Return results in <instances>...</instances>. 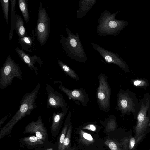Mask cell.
Returning <instances> with one entry per match:
<instances>
[{
    "label": "cell",
    "instance_id": "obj_1",
    "mask_svg": "<svg viewBox=\"0 0 150 150\" xmlns=\"http://www.w3.org/2000/svg\"><path fill=\"white\" fill-rule=\"evenodd\" d=\"M40 86V84L38 83L32 91L25 93L23 96L18 110L9 121L0 129V139L10 135L12 129L18 122L27 115H31L32 111L37 107L35 101Z\"/></svg>",
    "mask_w": 150,
    "mask_h": 150
},
{
    "label": "cell",
    "instance_id": "obj_12",
    "mask_svg": "<svg viewBox=\"0 0 150 150\" xmlns=\"http://www.w3.org/2000/svg\"><path fill=\"white\" fill-rule=\"evenodd\" d=\"M58 87L70 99L74 101L76 104L79 105L81 103L85 107L88 105L89 98L83 88L70 90L62 85H59Z\"/></svg>",
    "mask_w": 150,
    "mask_h": 150
},
{
    "label": "cell",
    "instance_id": "obj_10",
    "mask_svg": "<svg viewBox=\"0 0 150 150\" xmlns=\"http://www.w3.org/2000/svg\"><path fill=\"white\" fill-rule=\"evenodd\" d=\"M23 133L34 134L38 138L45 143L50 142L47 130L44 125L41 116H38L36 121H32L27 124Z\"/></svg>",
    "mask_w": 150,
    "mask_h": 150
},
{
    "label": "cell",
    "instance_id": "obj_6",
    "mask_svg": "<svg viewBox=\"0 0 150 150\" xmlns=\"http://www.w3.org/2000/svg\"><path fill=\"white\" fill-rule=\"evenodd\" d=\"M50 33V17L42 4L40 2L35 36L40 45L42 46L48 40Z\"/></svg>",
    "mask_w": 150,
    "mask_h": 150
},
{
    "label": "cell",
    "instance_id": "obj_17",
    "mask_svg": "<svg viewBox=\"0 0 150 150\" xmlns=\"http://www.w3.org/2000/svg\"><path fill=\"white\" fill-rule=\"evenodd\" d=\"M97 0H79L78 9L76 11L77 17L80 19L84 17L91 9Z\"/></svg>",
    "mask_w": 150,
    "mask_h": 150
},
{
    "label": "cell",
    "instance_id": "obj_7",
    "mask_svg": "<svg viewBox=\"0 0 150 150\" xmlns=\"http://www.w3.org/2000/svg\"><path fill=\"white\" fill-rule=\"evenodd\" d=\"M137 122L135 128V137L146 131L150 122V95L146 93L141 102L137 115Z\"/></svg>",
    "mask_w": 150,
    "mask_h": 150
},
{
    "label": "cell",
    "instance_id": "obj_15",
    "mask_svg": "<svg viewBox=\"0 0 150 150\" xmlns=\"http://www.w3.org/2000/svg\"><path fill=\"white\" fill-rule=\"evenodd\" d=\"M69 108V107L61 112L53 113L52 121L51 127V131L52 136L55 137L57 134Z\"/></svg>",
    "mask_w": 150,
    "mask_h": 150
},
{
    "label": "cell",
    "instance_id": "obj_22",
    "mask_svg": "<svg viewBox=\"0 0 150 150\" xmlns=\"http://www.w3.org/2000/svg\"><path fill=\"white\" fill-rule=\"evenodd\" d=\"M18 3L20 9L23 16L24 21L27 23L29 22L30 19L28 0H19Z\"/></svg>",
    "mask_w": 150,
    "mask_h": 150
},
{
    "label": "cell",
    "instance_id": "obj_20",
    "mask_svg": "<svg viewBox=\"0 0 150 150\" xmlns=\"http://www.w3.org/2000/svg\"><path fill=\"white\" fill-rule=\"evenodd\" d=\"M18 41L23 49L29 52H32L33 44L31 37L26 36L23 38L18 37Z\"/></svg>",
    "mask_w": 150,
    "mask_h": 150
},
{
    "label": "cell",
    "instance_id": "obj_32",
    "mask_svg": "<svg viewBox=\"0 0 150 150\" xmlns=\"http://www.w3.org/2000/svg\"><path fill=\"white\" fill-rule=\"evenodd\" d=\"M11 113H9L7 114L6 116L4 117L3 118H1L0 120V127H1V126L2 124L11 115Z\"/></svg>",
    "mask_w": 150,
    "mask_h": 150
},
{
    "label": "cell",
    "instance_id": "obj_9",
    "mask_svg": "<svg viewBox=\"0 0 150 150\" xmlns=\"http://www.w3.org/2000/svg\"><path fill=\"white\" fill-rule=\"evenodd\" d=\"M93 48L98 52L108 64H113L120 67L125 72L129 71V67L125 62L117 54L109 51L96 43L91 42Z\"/></svg>",
    "mask_w": 150,
    "mask_h": 150
},
{
    "label": "cell",
    "instance_id": "obj_25",
    "mask_svg": "<svg viewBox=\"0 0 150 150\" xmlns=\"http://www.w3.org/2000/svg\"><path fill=\"white\" fill-rule=\"evenodd\" d=\"M72 127L71 121L68 127L66 137L63 143V150H68L70 147Z\"/></svg>",
    "mask_w": 150,
    "mask_h": 150
},
{
    "label": "cell",
    "instance_id": "obj_4",
    "mask_svg": "<svg viewBox=\"0 0 150 150\" xmlns=\"http://www.w3.org/2000/svg\"><path fill=\"white\" fill-rule=\"evenodd\" d=\"M116 109L122 116L132 113L137 115L140 105L134 93L121 88L117 95Z\"/></svg>",
    "mask_w": 150,
    "mask_h": 150
},
{
    "label": "cell",
    "instance_id": "obj_11",
    "mask_svg": "<svg viewBox=\"0 0 150 150\" xmlns=\"http://www.w3.org/2000/svg\"><path fill=\"white\" fill-rule=\"evenodd\" d=\"M46 90L47 96V108H50L55 109L60 108L62 111H63L69 107L62 95L55 91L50 85H46Z\"/></svg>",
    "mask_w": 150,
    "mask_h": 150
},
{
    "label": "cell",
    "instance_id": "obj_30",
    "mask_svg": "<svg viewBox=\"0 0 150 150\" xmlns=\"http://www.w3.org/2000/svg\"><path fill=\"white\" fill-rule=\"evenodd\" d=\"M134 85L136 86H147V83L143 80H136L133 81Z\"/></svg>",
    "mask_w": 150,
    "mask_h": 150
},
{
    "label": "cell",
    "instance_id": "obj_28",
    "mask_svg": "<svg viewBox=\"0 0 150 150\" xmlns=\"http://www.w3.org/2000/svg\"><path fill=\"white\" fill-rule=\"evenodd\" d=\"M104 144L111 150H122L121 145L114 140L108 139L104 142Z\"/></svg>",
    "mask_w": 150,
    "mask_h": 150
},
{
    "label": "cell",
    "instance_id": "obj_27",
    "mask_svg": "<svg viewBox=\"0 0 150 150\" xmlns=\"http://www.w3.org/2000/svg\"><path fill=\"white\" fill-rule=\"evenodd\" d=\"M0 1L5 19L7 24H8L9 1L0 0Z\"/></svg>",
    "mask_w": 150,
    "mask_h": 150
},
{
    "label": "cell",
    "instance_id": "obj_24",
    "mask_svg": "<svg viewBox=\"0 0 150 150\" xmlns=\"http://www.w3.org/2000/svg\"><path fill=\"white\" fill-rule=\"evenodd\" d=\"M80 141L84 144L88 145L93 143L95 140L89 134L80 129L79 131Z\"/></svg>",
    "mask_w": 150,
    "mask_h": 150
},
{
    "label": "cell",
    "instance_id": "obj_13",
    "mask_svg": "<svg viewBox=\"0 0 150 150\" xmlns=\"http://www.w3.org/2000/svg\"><path fill=\"white\" fill-rule=\"evenodd\" d=\"M15 50L22 60L36 75H38V69L35 66V64L37 62L42 67L43 65V61L42 59L35 54L33 56L30 55L18 47H16Z\"/></svg>",
    "mask_w": 150,
    "mask_h": 150
},
{
    "label": "cell",
    "instance_id": "obj_26",
    "mask_svg": "<svg viewBox=\"0 0 150 150\" xmlns=\"http://www.w3.org/2000/svg\"><path fill=\"white\" fill-rule=\"evenodd\" d=\"M116 127V122L115 116L113 115L109 116L107 121L105 129L107 132L114 131Z\"/></svg>",
    "mask_w": 150,
    "mask_h": 150
},
{
    "label": "cell",
    "instance_id": "obj_8",
    "mask_svg": "<svg viewBox=\"0 0 150 150\" xmlns=\"http://www.w3.org/2000/svg\"><path fill=\"white\" fill-rule=\"evenodd\" d=\"M99 85L97 89L96 97L100 110L104 112L109 111L111 90L108 81L107 76L101 73L98 76Z\"/></svg>",
    "mask_w": 150,
    "mask_h": 150
},
{
    "label": "cell",
    "instance_id": "obj_16",
    "mask_svg": "<svg viewBox=\"0 0 150 150\" xmlns=\"http://www.w3.org/2000/svg\"><path fill=\"white\" fill-rule=\"evenodd\" d=\"M146 134L145 132L137 137L134 136L130 137L123 139L121 145L123 150H135L139 143L145 137Z\"/></svg>",
    "mask_w": 150,
    "mask_h": 150
},
{
    "label": "cell",
    "instance_id": "obj_29",
    "mask_svg": "<svg viewBox=\"0 0 150 150\" xmlns=\"http://www.w3.org/2000/svg\"><path fill=\"white\" fill-rule=\"evenodd\" d=\"M34 150H57V145L49 142L44 146L37 148Z\"/></svg>",
    "mask_w": 150,
    "mask_h": 150
},
{
    "label": "cell",
    "instance_id": "obj_23",
    "mask_svg": "<svg viewBox=\"0 0 150 150\" xmlns=\"http://www.w3.org/2000/svg\"><path fill=\"white\" fill-rule=\"evenodd\" d=\"M11 3V25L10 31L9 33V39L11 40L12 39L14 30V22L15 16V5L16 0H10Z\"/></svg>",
    "mask_w": 150,
    "mask_h": 150
},
{
    "label": "cell",
    "instance_id": "obj_14",
    "mask_svg": "<svg viewBox=\"0 0 150 150\" xmlns=\"http://www.w3.org/2000/svg\"><path fill=\"white\" fill-rule=\"evenodd\" d=\"M18 141L21 147L30 149L44 146L48 143H45L34 135L28 136L21 138L18 140Z\"/></svg>",
    "mask_w": 150,
    "mask_h": 150
},
{
    "label": "cell",
    "instance_id": "obj_5",
    "mask_svg": "<svg viewBox=\"0 0 150 150\" xmlns=\"http://www.w3.org/2000/svg\"><path fill=\"white\" fill-rule=\"evenodd\" d=\"M22 74L19 64L8 55L0 69V88H6L12 83L15 78L22 80Z\"/></svg>",
    "mask_w": 150,
    "mask_h": 150
},
{
    "label": "cell",
    "instance_id": "obj_21",
    "mask_svg": "<svg viewBox=\"0 0 150 150\" xmlns=\"http://www.w3.org/2000/svg\"><path fill=\"white\" fill-rule=\"evenodd\" d=\"M57 63L62 70L65 74L76 81L79 80V76L71 68L62 61L59 59L57 60Z\"/></svg>",
    "mask_w": 150,
    "mask_h": 150
},
{
    "label": "cell",
    "instance_id": "obj_33",
    "mask_svg": "<svg viewBox=\"0 0 150 150\" xmlns=\"http://www.w3.org/2000/svg\"><path fill=\"white\" fill-rule=\"evenodd\" d=\"M149 150H150V149H149Z\"/></svg>",
    "mask_w": 150,
    "mask_h": 150
},
{
    "label": "cell",
    "instance_id": "obj_31",
    "mask_svg": "<svg viewBox=\"0 0 150 150\" xmlns=\"http://www.w3.org/2000/svg\"><path fill=\"white\" fill-rule=\"evenodd\" d=\"M83 129H86L92 131H95L96 130V125L92 123L88 124L83 127L82 128Z\"/></svg>",
    "mask_w": 150,
    "mask_h": 150
},
{
    "label": "cell",
    "instance_id": "obj_2",
    "mask_svg": "<svg viewBox=\"0 0 150 150\" xmlns=\"http://www.w3.org/2000/svg\"><path fill=\"white\" fill-rule=\"evenodd\" d=\"M65 30L67 36L61 35L60 43L65 54L71 59L80 63H85L87 57L79 34H74L66 26Z\"/></svg>",
    "mask_w": 150,
    "mask_h": 150
},
{
    "label": "cell",
    "instance_id": "obj_3",
    "mask_svg": "<svg viewBox=\"0 0 150 150\" xmlns=\"http://www.w3.org/2000/svg\"><path fill=\"white\" fill-rule=\"evenodd\" d=\"M118 13H111L108 10H104L100 14L97 20L96 33L100 36H115L120 34L127 25L128 22L118 20L115 18Z\"/></svg>",
    "mask_w": 150,
    "mask_h": 150
},
{
    "label": "cell",
    "instance_id": "obj_18",
    "mask_svg": "<svg viewBox=\"0 0 150 150\" xmlns=\"http://www.w3.org/2000/svg\"><path fill=\"white\" fill-rule=\"evenodd\" d=\"M14 29L18 37L23 38L26 36L27 34L23 21L21 16L18 14L15 15Z\"/></svg>",
    "mask_w": 150,
    "mask_h": 150
},
{
    "label": "cell",
    "instance_id": "obj_19",
    "mask_svg": "<svg viewBox=\"0 0 150 150\" xmlns=\"http://www.w3.org/2000/svg\"><path fill=\"white\" fill-rule=\"evenodd\" d=\"M71 112L70 111L68 114L58 140L57 150H63V143L69 125L71 121Z\"/></svg>",
    "mask_w": 150,
    "mask_h": 150
}]
</instances>
